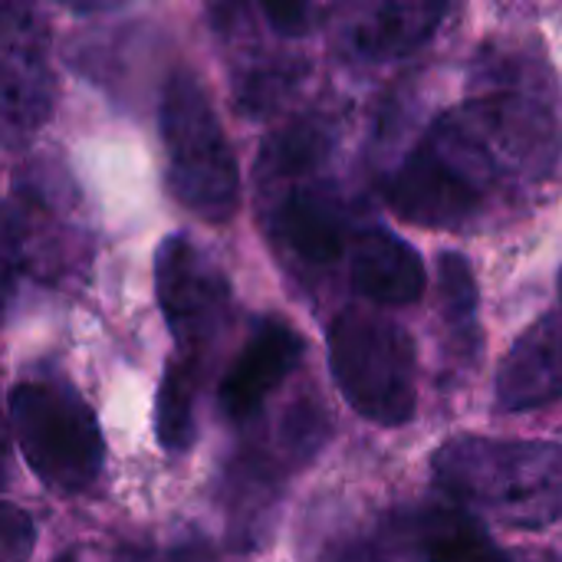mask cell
Wrapping results in <instances>:
<instances>
[{"mask_svg":"<svg viewBox=\"0 0 562 562\" xmlns=\"http://www.w3.org/2000/svg\"><path fill=\"white\" fill-rule=\"evenodd\" d=\"M510 181L533 178L497 125L468 99L425 128L395 168L385 198L415 227L461 231L487 214Z\"/></svg>","mask_w":562,"mask_h":562,"instance_id":"cell-1","label":"cell"},{"mask_svg":"<svg viewBox=\"0 0 562 562\" xmlns=\"http://www.w3.org/2000/svg\"><path fill=\"white\" fill-rule=\"evenodd\" d=\"M333 132L319 119H300L277 132L257 161L260 224L267 240L303 277L333 270L352 254V211L326 175Z\"/></svg>","mask_w":562,"mask_h":562,"instance_id":"cell-2","label":"cell"},{"mask_svg":"<svg viewBox=\"0 0 562 562\" xmlns=\"http://www.w3.org/2000/svg\"><path fill=\"white\" fill-rule=\"evenodd\" d=\"M438 491L510 530H547L562 520V448L458 435L431 458Z\"/></svg>","mask_w":562,"mask_h":562,"instance_id":"cell-3","label":"cell"},{"mask_svg":"<svg viewBox=\"0 0 562 562\" xmlns=\"http://www.w3.org/2000/svg\"><path fill=\"white\" fill-rule=\"evenodd\" d=\"M161 145L168 188L194 217L224 224L240 204V168L217 109L191 69H175L161 89Z\"/></svg>","mask_w":562,"mask_h":562,"instance_id":"cell-4","label":"cell"},{"mask_svg":"<svg viewBox=\"0 0 562 562\" xmlns=\"http://www.w3.org/2000/svg\"><path fill=\"white\" fill-rule=\"evenodd\" d=\"M10 435L36 474L59 494L89 491L105 468V438L89 402L63 379H23L7 398Z\"/></svg>","mask_w":562,"mask_h":562,"instance_id":"cell-5","label":"cell"},{"mask_svg":"<svg viewBox=\"0 0 562 562\" xmlns=\"http://www.w3.org/2000/svg\"><path fill=\"white\" fill-rule=\"evenodd\" d=\"M329 372L349 408L382 428L418 412V352L408 329L369 310H346L329 326Z\"/></svg>","mask_w":562,"mask_h":562,"instance_id":"cell-6","label":"cell"},{"mask_svg":"<svg viewBox=\"0 0 562 562\" xmlns=\"http://www.w3.org/2000/svg\"><path fill=\"white\" fill-rule=\"evenodd\" d=\"M155 300L178 342V356L198 362L217 342L234 310L227 273L188 234H168L158 244Z\"/></svg>","mask_w":562,"mask_h":562,"instance_id":"cell-7","label":"cell"},{"mask_svg":"<svg viewBox=\"0 0 562 562\" xmlns=\"http://www.w3.org/2000/svg\"><path fill=\"white\" fill-rule=\"evenodd\" d=\"M56 82L46 59L43 23L30 7H3V53H0V105H3V142L16 148L26 142L53 109Z\"/></svg>","mask_w":562,"mask_h":562,"instance_id":"cell-8","label":"cell"},{"mask_svg":"<svg viewBox=\"0 0 562 562\" xmlns=\"http://www.w3.org/2000/svg\"><path fill=\"white\" fill-rule=\"evenodd\" d=\"M303 356L306 342L290 323L277 316L260 319L217 385L221 412L231 422L247 425L263 408V402L296 372Z\"/></svg>","mask_w":562,"mask_h":562,"instance_id":"cell-9","label":"cell"},{"mask_svg":"<svg viewBox=\"0 0 562 562\" xmlns=\"http://www.w3.org/2000/svg\"><path fill=\"white\" fill-rule=\"evenodd\" d=\"M497 408L507 415L562 402V310L540 316L501 362Z\"/></svg>","mask_w":562,"mask_h":562,"instance_id":"cell-10","label":"cell"},{"mask_svg":"<svg viewBox=\"0 0 562 562\" xmlns=\"http://www.w3.org/2000/svg\"><path fill=\"white\" fill-rule=\"evenodd\" d=\"M349 280L359 296L375 306H412L425 293V260L389 227H369L356 237L349 254Z\"/></svg>","mask_w":562,"mask_h":562,"instance_id":"cell-11","label":"cell"},{"mask_svg":"<svg viewBox=\"0 0 562 562\" xmlns=\"http://www.w3.org/2000/svg\"><path fill=\"white\" fill-rule=\"evenodd\" d=\"M445 16V3H379L349 23L346 49L369 63L395 59L428 43Z\"/></svg>","mask_w":562,"mask_h":562,"instance_id":"cell-12","label":"cell"},{"mask_svg":"<svg viewBox=\"0 0 562 562\" xmlns=\"http://www.w3.org/2000/svg\"><path fill=\"white\" fill-rule=\"evenodd\" d=\"M402 547L415 562H497L504 553L461 507H431L398 524Z\"/></svg>","mask_w":562,"mask_h":562,"instance_id":"cell-13","label":"cell"},{"mask_svg":"<svg viewBox=\"0 0 562 562\" xmlns=\"http://www.w3.org/2000/svg\"><path fill=\"white\" fill-rule=\"evenodd\" d=\"M198 389L201 362L171 356L155 395V438L168 454H188L198 441Z\"/></svg>","mask_w":562,"mask_h":562,"instance_id":"cell-14","label":"cell"},{"mask_svg":"<svg viewBox=\"0 0 562 562\" xmlns=\"http://www.w3.org/2000/svg\"><path fill=\"white\" fill-rule=\"evenodd\" d=\"M438 296L451 349L461 359H474L481 346V290L464 254H441Z\"/></svg>","mask_w":562,"mask_h":562,"instance_id":"cell-15","label":"cell"},{"mask_svg":"<svg viewBox=\"0 0 562 562\" xmlns=\"http://www.w3.org/2000/svg\"><path fill=\"white\" fill-rule=\"evenodd\" d=\"M33 547H36L33 517L26 510H20L16 504H3V514H0V550H3V562H26L33 557Z\"/></svg>","mask_w":562,"mask_h":562,"instance_id":"cell-16","label":"cell"},{"mask_svg":"<svg viewBox=\"0 0 562 562\" xmlns=\"http://www.w3.org/2000/svg\"><path fill=\"white\" fill-rule=\"evenodd\" d=\"M260 13L267 16L270 30L283 40H300V36L313 33L323 16V10L313 3H267V7H260Z\"/></svg>","mask_w":562,"mask_h":562,"instance_id":"cell-17","label":"cell"},{"mask_svg":"<svg viewBox=\"0 0 562 562\" xmlns=\"http://www.w3.org/2000/svg\"><path fill=\"white\" fill-rule=\"evenodd\" d=\"M56 562H76V560H72V557H59V560H56Z\"/></svg>","mask_w":562,"mask_h":562,"instance_id":"cell-18","label":"cell"},{"mask_svg":"<svg viewBox=\"0 0 562 562\" xmlns=\"http://www.w3.org/2000/svg\"><path fill=\"white\" fill-rule=\"evenodd\" d=\"M560 296H562V270H560Z\"/></svg>","mask_w":562,"mask_h":562,"instance_id":"cell-19","label":"cell"},{"mask_svg":"<svg viewBox=\"0 0 562 562\" xmlns=\"http://www.w3.org/2000/svg\"><path fill=\"white\" fill-rule=\"evenodd\" d=\"M497 562H510V560H507V557H501V560H497Z\"/></svg>","mask_w":562,"mask_h":562,"instance_id":"cell-20","label":"cell"}]
</instances>
